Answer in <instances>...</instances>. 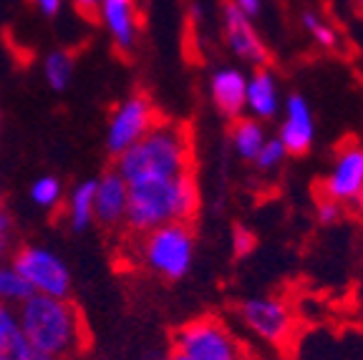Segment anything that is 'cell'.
<instances>
[{"label": "cell", "mask_w": 363, "mask_h": 360, "mask_svg": "<svg viewBox=\"0 0 363 360\" xmlns=\"http://www.w3.org/2000/svg\"><path fill=\"white\" fill-rule=\"evenodd\" d=\"M28 360H56V358H51V355H43V353H35V350H30Z\"/></svg>", "instance_id": "f1b7e54d"}, {"label": "cell", "mask_w": 363, "mask_h": 360, "mask_svg": "<svg viewBox=\"0 0 363 360\" xmlns=\"http://www.w3.org/2000/svg\"><path fill=\"white\" fill-rule=\"evenodd\" d=\"M30 204L40 212H58L66 197V186H63L61 176L56 174H38L30 181L28 189Z\"/></svg>", "instance_id": "ffe728a7"}, {"label": "cell", "mask_w": 363, "mask_h": 360, "mask_svg": "<svg viewBox=\"0 0 363 360\" xmlns=\"http://www.w3.org/2000/svg\"><path fill=\"white\" fill-rule=\"evenodd\" d=\"M323 194L338 204L363 199V149L346 144L335 157L328 176L323 179Z\"/></svg>", "instance_id": "8fae6325"}, {"label": "cell", "mask_w": 363, "mask_h": 360, "mask_svg": "<svg viewBox=\"0 0 363 360\" xmlns=\"http://www.w3.org/2000/svg\"><path fill=\"white\" fill-rule=\"evenodd\" d=\"M238 317L247 330L255 332L257 338L275 345L285 343L295 327L293 310L288 308V303L270 298V295L242 300L238 305Z\"/></svg>", "instance_id": "ba28073f"}, {"label": "cell", "mask_w": 363, "mask_h": 360, "mask_svg": "<svg viewBox=\"0 0 363 360\" xmlns=\"http://www.w3.org/2000/svg\"><path fill=\"white\" fill-rule=\"evenodd\" d=\"M101 6V0H74V8L81 13L84 18H94Z\"/></svg>", "instance_id": "4316f807"}, {"label": "cell", "mask_w": 363, "mask_h": 360, "mask_svg": "<svg viewBox=\"0 0 363 360\" xmlns=\"http://www.w3.org/2000/svg\"><path fill=\"white\" fill-rule=\"evenodd\" d=\"M30 345L13 305L0 303V360H28Z\"/></svg>", "instance_id": "e0dca14e"}, {"label": "cell", "mask_w": 363, "mask_h": 360, "mask_svg": "<svg viewBox=\"0 0 363 360\" xmlns=\"http://www.w3.org/2000/svg\"><path fill=\"white\" fill-rule=\"evenodd\" d=\"M0 212H3V186H0Z\"/></svg>", "instance_id": "1f68e13d"}, {"label": "cell", "mask_w": 363, "mask_h": 360, "mask_svg": "<svg viewBox=\"0 0 363 360\" xmlns=\"http://www.w3.org/2000/svg\"><path fill=\"white\" fill-rule=\"evenodd\" d=\"M63 225L74 235H84L91 227H96V214H94V179H84L66 191L63 204L58 209Z\"/></svg>", "instance_id": "2e32d148"}, {"label": "cell", "mask_w": 363, "mask_h": 360, "mask_svg": "<svg viewBox=\"0 0 363 360\" xmlns=\"http://www.w3.org/2000/svg\"><path fill=\"white\" fill-rule=\"evenodd\" d=\"M129 184L116 174V169L94 176V214L96 227L104 232H124Z\"/></svg>", "instance_id": "7c38bea8"}, {"label": "cell", "mask_w": 363, "mask_h": 360, "mask_svg": "<svg viewBox=\"0 0 363 360\" xmlns=\"http://www.w3.org/2000/svg\"><path fill=\"white\" fill-rule=\"evenodd\" d=\"M315 214H318V222H323V225H335V222L343 217V204L323 197L320 202H318Z\"/></svg>", "instance_id": "cb8c5ba5"}, {"label": "cell", "mask_w": 363, "mask_h": 360, "mask_svg": "<svg viewBox=\"0 0 363 360\" xmlns=\"http://www.w3.org/2000/svg\"><path fill=\"white\" fill-rule=\"evenodd\" d=\"M3 134H6V118L0 113V141H3Z\"/></svg>", "instance_id": "4dcf8cb0"}, {"label": "cell", "mask_w": 363, "mask_h": 360, "mask_svg": "<svg viewBox=\"0 0 363 360\" xmlns=\"http://www.w3.org/2000/svg\"><path fill=\"white\" fill-rule=\"evenodd\" d=\"M164 360H187V358H184V355H179V353H174V350H172V353L167 355Z\"/></svg>", "instance_id": "f546056e"}, {"label": "cell", "mask_w": 363, "mask_h": 360, "mask_svg": "<svg viewBox=\"0 0 363 360\" xmlns=\"http://www.w3.org/2000/svg\"><path fill=\"white\" fill-rule=\"evenodd\" d=\"M280 89L278 79L270 68H255L247 76V94H245V111L257 121H270L280 111Z\"/></svg>", "instance_id": "9a60e30c"}, {"label": "cell", "mask_w": 363, "mask_h": 360, "mask_svg": "<svg viewBox=\"0 0 363 360\" xmlns=\"http://www.w3.org/2000/svg\"><path fill=\"white\" fill-rule=\"evenodd\" d=\"M13 235H16V227H13V220L6 214V209H3V212H0V259L11 252Z\"/></svg>", "instance_id": "d4e9b609"}, {"label": "cell", "mask_w": 363, "mask_h": 360, "mask_svg": "<svg viewBox=\"0 0 363 360\" xmlns=\"http://www.w3.org/2000/svg\"><path fill=\"white\" fill-rule=\"evenodd\" d=\"M0 267H3V262H0Z\"/></svg>", "instance_id": "836d02e7"}, {"label": "cell", "mask_w": 363, "mask_h": 360, "mask_svg": "<svg viewBox=\"0 0 363 360\" xmlns=\"http://www.w3.org/2000/svg\"><path fill=\"white\" fill-rule=\"evenodd\" d=\"M129 240L131 262L159 280L177 282L192 270L197 249L192 225H164L144 235H129Z\"/></svg>", "instance_id": "277c9868"}, {"label": "cell", "mask_w": 363, "mask_h": 360, "mask_svg": "<svg viewBox=\"0 0 363 360\" xmlns=\"http://www.w3.org/2000/svg\"><path fill=\"white\" fill-rule=\"evenodd\" d=\"M8 265L26 280L33 295H51V298H71L74 290V272L68 262L45 244L26 242L11 252Z\"/></svg>", "instance_id": "8992f818"}, {"label": "cell", "mask_w": 363, "mask_h": 360, "mask_svg": "<svg viewBox=\"0 0 363 360\" xmlns=\"http://www.w3.org/2000/svg\"><path fill=\"white\" fill-rule=\"evenodd\" d=\"M30 295H33L30 293V287L26 285V280H23L11 265L0 267V303L18 308V305L26 303Z\"/></svg>", "instance_id": "44dd1931"}, {"label": "cell", "mask_w": 363, "mask_h": 360, "mask_svg": "<svg viewBox=\"0 0 363 360\" xmlns=\"http://www.w3.org/2000/svg\"><path fill=\"white\" fill-rule=\"evenodd\" d=\"M192 167L194 144L189 126L167 118H159L134 147L113 159V169L126 184L192 174Z\"/></svg>", "instance_id": "7a4b0ae2"}, {"label": "cell", "mask_w": 363, "mask_h": 360, "mask_svg": "<svg viewBox=\"0 0 363 360\" xmlns=\"http://www.w3.org/2000/svg\"><path fill=\"white\" fill-rule=\"evenodd\" d=\"M159 121V111L147 94H129L111 108L104 129V144L113 159L134 147Z\"/></svg>", "instance_id": "52a82bcc"}, {"label": "cell", "mask_w": 363, "mask_h": 360, "mask_svg": "<svg viewBox=\"0 0 363 360\" xmlns=\"http://www.w3.org/2000/svg\"><path fill=\"white\" fill-rule=\"evenodd\" d=\"M303 26H306V30L313 35V40H315L318 45H323V48H335V45H338V33H335V28L328 21L315 16L313 11L303 13Z\"/></svg>", "instance_id": "7402d4cb"}, {"label": "cell", "mask_w": 363, "mask_h": 360, "mask_svg": "<svg viewBox=\"0 0 363 360\" xmlns=\"http://www.w3.org/2000/svg\"><path fill=\"white\" fill-rule=\"evenodd\" d=\"M267 141L265 126L262 121L252 116H238L233 118V126H230V147L245 162H252L257 157V152L262 149V144Z\"/></svg>", "instance_id": "ac0fdd59"}, {"label": "cell", "mask_w": 363, "mask_h": 360, "mask_svg": "<svg viewBox=\"0 0 363 360\" xmlns=\"http://www.w3.org/2000/svg\"><path fill=\"white\" fill-rule=\"evenodd\" d=\"M199 212V189L194 174L129 184L126 235H144L164 225H192Z\"/></svg>", "instance_id": "3957f363"}, {"label": "cell", "mask_w": 363, "mask_h": 360, "mask_svg": "<svg viewBox=\"0 0 363 360\" xmlns=\"http://www.w3.org/2000/svg\"><path fill=\"white\" fill-rule=\"evenodd\" d=\"M30 350L56 360H76L91 343L89 325L81 308L71 298L30 295L16 308Z\"/></svg>", "instance_id": "6da1fadb"}, {"label": "cell", "mask_w": 363, "mask_h": 360, "mask_svg": "<svg viewBox=\"0 0 363 360\" xmlns=\"http://www.w3.org/2000/svg\"><path fill=\"white\" fill-rule=\"evenodd\" d=\"M99 26L111 40L113 51L119 56H131L142 33V18L136 0H101L96 16Z\"/></svg>", "instance_id": "9c48e42d"}, {"label": "cell", "mask_w": 363, "mask_h": 360, "mask_svg": "<svg viewBox=\"0 0 363 360\" xmlns=\"http://www.w3.org/2000/svg\"><path fill=\"white\" fill-rule=\"evenodd\" d=\"M245 94H247V76L240 68L222 66L210 76L212 106L230 121L245 113Z\"/></svg>", "instance_id": "5bb4252c"}, {"label": "cell", "mask_w": 363, "mask_h": 360, "mask_svg": "<svg viewBox=\"0 0 363 360\" xmlns=\"http://www.w3.org/2000/svg\"><path fill=\"white\" fill-rule=\"evenodd\" d=\"M40 74H43L45 86L56 94L66 91L74 84L76 76V56L68 48H53L45 53L43 63H40Z\"/></svg>", "instance_id": "d6986e66"}, {"label": "cell", "mask_w": 363, "mask_h": 360, "mask_svg": "<svg viewBox=\"0 0 363 360\" xmlns=\"http://www.w3.org/2000/svg\"><path fill=\"white\" fill-rule=\"evenodd\" d=\"M235 6L240 8V11L245 13L247 18H255L257 13H260V8H262V0H233Z\"/></svg>", "instance_id": "83f0119b"}, {"label": "cell", "mask_w": 363, "mask_h": 360, "mask_svg": "<svg viewBox=\"0 0 363 360\" xmlns=\"http://www.w3.org/2000/svg\"><path fill=\"white\" fill-rule=\"evenodd\" d=\"M278 139L285 147V152L293 154V157H303V154L311 152L313 139H315V121H313L311 106H308V101L301 94L288 96L285 118L280 124Z\"/></svg>", "instance_id": "4fadbf2b"}, {"label": "cell", "mask_w": 363, "mask_h": 360, "mask_svg": "<svg viewBox=\"0 0 363 360\" xmlns=\"http://www.w3.org/2000/svg\"><path fill=\"white\" fill-rule=\"evenodd\" d=\"M356 6H358V11L363 13V0H356Z\"/></svg>", "instance_id": "d6a6232c"}, {"label": "cell", "mask_w": 363, "mask_h": 360, "mask_svg": "<svg viewBox=\"0 0 363 360\" xmlns=\"http://www.w3.org/2000/svg\"><path fill=\"white\" fill-rule=\"evenodd\" d=\"M285 159H288V152H285V147L280 144L278 136H275V139H267L265 144H262V149L257 152V157L252 159V164H255L260 171H272V169H278Z\"/></svg>", "instance_id": "603a6c76"}, {"label": "cell", "mask_w": 363, "mask_h": 360, "mask_svg": "<svg viewBox=\"0 0 363 360\" xmlns=\"http://www.w3.org/2000/svg\"><path fill=\"white\" fill-rule=\"evenodd\" d=\"M222 33H225V43L233 51V56L252 63L255 68L267 66L270 53H267L260 33L252 26V18L245 16L233 0H227L222 6Z\"/></svg>", "instance_id": "30bf717a"}, {"label": "cell", "mask_w": 363, "mask_h": 360, "mask_svg": "<svg viewBox=\"0 0 363 360\" xmlns=\"http://www.w3.org/2000/svg\"><path fill=\"white\" fill-rule=\"evenodd\" d=\"M63 3H66V0H30V6L35 8V13H38L40 18H45V21L61 16Z\"/></svg>", "instance_id": "484cf974"}, {"label": "cell", "mask_w": 363, "mask_h": 360, "mask_svg": "<svg viewBox=\"0 0 363 360\" xmlns=\"http://www.w3.org/2000/svg\"><path fill=\"white\" fill-rule=\"evenodd\" d=\"M172 350L187 360H245L233 330L217 315H199L172 332Z\"/></svg>", "instance_id": "5b68a950"}]
</instances>
